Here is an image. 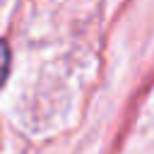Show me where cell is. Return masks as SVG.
<instances>
[{
	"label": "cell",
	"mask_w": 154,
	"mask_h": 154,
	"mask_svg": "<svg viewBox=\"0 0 154 154\" xmlns=\"http://www.w3.org/2000/svg\"><path fill=\"white\" fill-rule=\"evenodd\" d=\"M7 70H10V48L5 41H0V84L5 82Z\"/></svg>",
	"instance_id": "1"
}]
</instances>
